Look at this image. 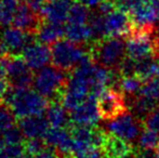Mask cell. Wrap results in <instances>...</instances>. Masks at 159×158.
<instances>
[{"label": "cell", "mask_w": 159, "mask_h": 158, "mask_svg": "<svg viewBox=\"0 0 159 158\" xmlns=\"http://www.w3.org/2000/svg\"><path fill=\"white\" fill-rule=\"evenodd\" d=\"M6 104L17 118L42 115L48 108V101L37 90L30 87H12L6 97Z\"/></svg>", "instance_id": "6da1fadb"}, {"label": "cell", "mask_w": 159, "mask_h": 158, "mask_svg": "<svg viewBox=\"0 0 159 158\" xmlns=\"http://www.w3.org/2000/svg\"><path fill=\"white\" fill-rule=\"evenodd\" d=\"M89 48L95 63L106 68L118 70L127 55L126 43L121 37H105L89 42Z\"/></svg>", "instance_id": "7a4b0ae2"}, {"label": "cell", "mask_w": 159, "mask_h": 158, "mask_svg": "<svg viewBox=\"0 0 159 158\" xmlns=\"http://www.w3.org/2000/svg\"><path fill=\"white\" fill-rule=\"evenodd\" d=\"M67 72L57 67V66H46L37 70L34 76L33 84L35 90H37L46 99L57 100L59 94L61 95L67 84Z\"/></svg>", "instance_id": "3957f363"}, {"label": "cell", "mask_w": 159, "mask_h": 158, "mask_svg": "<svg viewBox=\"0 0 159 158\" xmlns=\"http://www.w3.org/2000/svg\"><path fill=\"white\" fill-rule=\"evenodd\" d=\"M87 50L88 46L84 47V44H78L69 39H60L54 42L51 48L52 62L57 67L65 72L74 70Z\"/></svg>", "instance_id": "277c9868"}, {"label": "cell", "mask_w": 159, "mask_h": 158, "mask_svg": "<svg viewBox=\"0 0 159 158\" xmlns=\"http://www.w3.org/2000/svg\"><path fill=\"white\" fill-rule=\"evenodd\" d=\"M98 108L101 119L109 121L130 112L125 94L114 88H106L98 97Z\"/></svg>", "instance_id": "5b68a950"}, {"label": "cell", "mask_w": 159, "mask_h": 158, "mask_svg": "<svg viewBox=\"0 0 159 158\" xmlns=\"http://www.w3.org/2000/svg\"><path fill=\"white\" fill-rule=\"evenodd\" d=\"M144 127V121L135 117L131 112H128L122 116L109 120L106 124V130L134 144V142L136 143Z\"/></svg>", "instance_id": "8992f818"}, {"label": "cell", "mask_w": 159, "mask_h": 158, "mask_svg": "<svg viewBox=\"0 0 159 158\" xmlns=\"http://www.w3.org/2000/svg\"><path fill=\"white\" fill-rule=\"evenodd\" d=\"M33 41V33L13 27H3L0 32V54L17 55Z\"/></svg>", "instance_id": "52a82bcc"}, {"label": "cell", "mask_w": 159, "mask_h": 158, "mask_svg": "<svg viewBox=\"0 0 159 158\" xmlns=\"http://www.w3.org/2000/svg\"><path fill=\"white\" fill-rule=\"evenodd\" d=\"M101 116L98 108V97L89 95L77 107L70 111V122L75 124L96 126Z\"/></svg>", "instance_id": "ba28073f"}, {"label": "cell", "mask_w": 159, "mask_h": 158, "mask_svg": "<svg viewBox=\"0 0 159 158\" xmlns=\"http://www.w3.org/2000/svg\"><path fill=\"white\" fill-rule=\"evenodd\" d=\"M24 61L32 70H39L52 61L51 49L40 41H32L22 52Z\"/></svg>", "instance_id": "9c48e42d"}, {"label": "cell", "mask_w": 159, "mask_h": 158, "mask_svg": "<svg viewBox=\"0 0 159 158\" xmlns=\"http://www.w3.org/2000/svg\"><path fill=\"white\" fill-rule=\"evenodd\" d=\"M131 20L129 14L116 9L105 15V37H121L126 39L131 33Z\"/></svg>", "instance_id": "30bf717a"}, {"label": "cell", "mask_w": 159, "mask_h": 158, "mask_svg": "<svg viewBox=\"0 0 159 158\" xmlns=\"http://www.w3.org/2000/svg\"><path fill=\"white\" fill-rule=\"evenodd\" d=\"M135 145L122 138L108 132L102 145L104 158H133Z\"/></svg>", "instance_id": "8fae6325"}, {"label": "cell", "mask_w": 159, "mask_h": 158, "mask_svg": "<svg viewBox=\"0 0 159 158\" xmlns=\"http://www.w3.org/2000/svg\"><path fill=\"white\" fill-rule=\"evenodd\" d=\"M44 143L48 146L54 147L60 154L74 155V141L69 130L65 127H52L43 138Z\"/></svg>", "instance_id": "7c38bea8"}, {"label": "cell", "mask_w": 159, "mask_h": 158, "mask_svg": "<svg viewBox=\"0 0 159 158\" xmlns=\"http://www.w3.org/2000/svg\"><path fill=\"white\" fill-rule=\"evenodd\" d=\"M42 17L38 13L33 11L27 2H19L14 19H13V26L28 33H34L38 29L39 25L42 23Z\"/></svg>", "instance_id": "4fadbf2b"}, {"label": "cell", "mask_w": 159, "mask_h": 158, "mask_svg": "<svg viewBox=\"0 0 159 158\" xmlns=\"http://www.w3.org/2000/svg\"><path fill=\"white\" fill-rule=\"evenodd\" d=\"M8 79L9 84H12V87H19V88L30 87V84H33L34 77L32 70L24 61V59L19 56L11 57Z\"/></svg>", "instance_id": "5bb4252c"}, {"label": "cell", "mask_w": 159, "mask_h": 158, "mask_svg": "<svg viewBox=\"0 0 159 158\" xmlns=\"http://www.w3.org/2000/svg\"><path fill=\"white\" fill-rule=\"evenodd\" d=\"M49 124L47 117L37 115L22 118L19 127L27 139H43L49 130Z\"/></svg>", "instance_id": "9a60e30c"}, {"label": "cell", "mask_w": 159, "mask_h": 158, "mask_svg": "<svg viewBox=\"0 0 159 158\" xmlns=\"http://www.w3.org/2000/svg\"><path fill=\"white\" fill-rule=\"evenodd\" d=\"M71 4V0H50L44 4L40 15L47 22L63 23L68 19Z\"/></svg>", "instance_id": "2e32d148"}, {"label": "cell", "mask_w": 159, "mask_h": 158, "mask_svg": "<svg viewBox=\"0 0 159 158\" xmlns=\"http://www.w3.org/2000/svg\"><path fill=\"white\" fill-rule=\"evenodd\" d=\"M129 110L132 114L142 121L146 119V117L153 112L155 108L159 106V102L153 100L151 97H147L145 95L138 94L136 97L128 100Z\"/></svg>", "instance_id": "e0dca14e"}, {"label": "cell", "mask_w": 159, "mask_h": 158, "mask_svg": "<svg viewBox=\"0 0 159 158\" xmlns=\"http://www.w3.org/2000/svg\"><path fill=\"white\" fill-rule=\"evenodd\" d=\"M38 41L42 43H54L65 35V27L62 23L46 22L41 23L35 33Z\"/></svg>", "instance_id": "ac0fdd59"}, {"label": "cell", "mask_w": 159, "mask_h": 158, "mask_svg": "<svg viewBox=\"0 0 159 158\" xmlns=\"http://www.w3.org/2000/svg\"><path fill=\"white\" fill-rule=\"evenodd\" d=\"M46 117L52 127H66L70 120L67 115V108L61 101H57V99L53 100L48 105Z\"/></svg>", "instance_id": "d6986e66"}, {"label": "cell", "mask_w": 159, "mask_h": 158, "mask_svg": "<svg viewBox=\"0 0 159 158\" xmlns=\"http://www.w3.org/2000/svg\"><path fill=\"white\" fill-rule=\"evenodd\" d=\"M65 36L70 41L78 44H84L92 42V30L89 24H74L69 23L65 26Z\"/></svg>", "instance_id": "ffe728a7"}, {"label": "cell", "mask_w": 159, "mask_h": 158, "mask_svg": "<svg viewBox=\"0 0 159 158\" xmlns=\"http://www.w3.org/2000/svg\"><path fill=\"white\" fill-rule=\"evenodd\" d=\"M142 84H143V80L139 78L136 75H133V76H125L121 77L118 90L124 93L128 101V100L136 97L140 93Z\"/></svg>", "instance_id": "44dd1931"}, {"label": "cell", "mask_w": 159, "mask_h": 158, "mask_svg": "<svg viewBox=\"0 0 159 158\" xmlns=\"http://www.w3.org/2000/svg\"><path fill=\"white\" fill-rule=\"evenodd\" d=\"M88 23L92 30V41L105 38V15L98 12V10L90 12Z\"/></svg>", "instance_id": "7402d4cb"}, {"label": "cell", "mask_w": 159, "mask_h": 158, "mask_svg": "<svg viewBox=\"0 0 159 158\" xmlns=\"http://www.w3.org/2000/svg\"><path fill=\"white\" fill-rule=\"evenodd\" d=\"M19 1L16 0H0V26L7 27L12 24L16 12Z\"/></svg>", "instance_id": "603a6c76"}, {"label": "cell", "mask_w": 159, "mask_h": 158, "mask_svg": "<svg viewBox=\"0 0 159 158\" xmlns=\"http://www.w3.org/2000/svg\"><path fill=\"white\" fill-rule=\"evenodd\" d=\"M90 16V11L88 7L81 2L73 3L68 13V22L74 24H86Z\"/></svg>", "instance_id": "cb8c5ba5"}, {"label": "cell", "mask_w": 159, "mask_h": 158, "mask_svg": "<svg viewBox=\"0 0 159 158\" xmlns=\"http://www.w3.org/2000/svg\"><path fill=\"white\" fill-rule=\"evenodd\" d=\"M159 144V133L152 129L144 127V129L141 132L138 141L135 143V146L142 148H152L156 150V147Z\"/></svg>", "instance_id": "d4e9b609"}, {"label": "cell", "mask_w": 159, "mask_h": 158, "mask_svg": "<svg viewBox=\"0 0 159 158\" xmlns=\"http://www.w3.org/2000/svg\"><path fill=\"white\" fill-rule=\"evenodd\" d=\"M139 94L145 95L159 102V81L154 77L144 80Z\"/></svg>", "instance_id": "484cf974"}, {"label": "cell", "mask_w": 159, "mask_h": 158, "mask_svg": "<svg viewBox=\"0 0 159 158\" xmlns=\"http://www.w3.org/2000/svg\"><path fill=\"white\" fill-rule=\"evenodd\" d=\"M15 116L8 105L0 103V133H3L9 128L14 126Z\"/></svg>", "instance_id": "4316f807"}, {"label": "cell", "mask_w": 159, "mask_h": 158, "mask_svg": "<svg viewBox=\"0 0 159 158\" xmlns=\"http://www.w3.org/2000/svg\"><path fill=\"white\" fill-rule=\"evenodd\" d=\"M3 138L4 142H6L7 145H10V144H20L23 141V132L21 131L20 127H11L7 131H4L3 133H0Z\"/></svg>", "instance_id": "83f0119b"}, {"label": "cell", "mask_w": 159, "mask_h": 158, "mask_svg": "<svg viewBox=\"0 0 159 158\" xmlns=\"http://www.w3.org/2000/svg\"><path fill=\"white\" fill-rule=\"evenodd\" d=\"M118 70H119L122 77L135 75V59H133V57L129 56L127 54L125 56V59L122 60L119 67H118Z\"/></svg>", "instance_id": "f1b7e54d"}, {"label": "cell", "mask_w": 159, "mask_h": 158, "mask_svg": "<svg viewBox=\"0 0 159 158\" xmlns=\"http://www.w3.org/2000/svg\"><path fill=\"white\" fill-rule=\"evenodd\" d=\"M73 158H104L102 148L91 146L74 155Z\"/></svg>", "instance_id": "f546056e"}, {"label": "cell", "mask_w": 159, "mask_h": 158, "mask_svg": "<svg viewBox=\"0 0 159 158\" xmlns=\"http://www.w3.org/2000/svg\"><path fill=\"white\" fill-rule=\"evenodd\" d=\"M44 142L41 141V139H28V141L25 143V152L30 153L35 156L36 154L40 152L43 147H46Z\"/></svg>", "instance_id": "4dcf8cb0"}, {"label": "cell", "mask_w": 159, "mask_h": 158, "mask_svg": "<svg viewBox=\"0 0 159 158\" xmlns=\"http://www.w3.org/2000/svg\"><path fill=\"white\" fill-rule=\"evenodd\" d=\"M145 127L159 133V106L153 111L144 120Z\"/></svg>", "instance_id": "1f68e13d"}, {"label": "cell", "mask_w": 159, "mask_h": 158, "mask_svg": "<svg viewBox=\"0 0 159 158\" xmlns=\"http://www.w3.org/2000/svg\"><path fill=\"white\" fill-rule=\"evenodd\" d=\"M11 57L12 56L8 54H0V78H8Z\"/></svg>", "instance_id": "d6a6232c"}, {"label": "cell", "mask_w": 159, "mask_h": 158, "mask_svg": "<svg viewBox=\"0 0 159 158\" xmlns=\"http://www.w3.org/2000/svg\"><path fill=\"white\" fill-rule=\"evenodd\" d=\"M133 158H158L156 150L152 148H142L135 146Z\"/></svg>", "instance_id": "836d02e7"}, {"label": "cell", "mask_w": 159, "mask_h": 158, "mask_svg": "<svg viewBox=\"0 0 159 158\" xmlns=\"http://www.w3.org/2000/svg\"><path fill=\"white\" fill-rule=\"evenodd\" d=\"M117 7L114 2H111V0H102V1L98 3V12H101L103 15H107L111 12H113L114 10H116Z\"/></svg>", "instance_id": "e575fe53"}, {"label": "cell", "mask_w": 159, "mask_h": 158, "mask_svg": "<svg viewBox=\"0 0 159 158\" xmlns=\"http://www.w3.org/2000/svg\"><path fill=\"white\" fill-rule=\"evenodd\" d=\"M35 158H59V154L54 151V147H43L38 154L35 155Z\"/></svg>", "instance_id": "d590c367"}, {"label": "cell", "mask_w": 159, "mask_h": 158, "mask_svg": "<svg viewBox=\"0 0 159 158\" xmlns=\"http://www.w3.org/2000/svg\"><path fill=\"white\" fill-rule=\"evenodd\" d=\"M26 2H27V4L30 7V9H32L33 11H35L36 13H38V14L40 15L44 4L47 3V0H27ZM40 16H41V15H40Z\"/></svg>", "instance_id": "8d00e7d4"}, {"label": "cell", "mask_w": 159, "mask_h": 158, "mask_svg": "<svg viewBox=\"0 0 159 158\" xmlns=\"http://www.w3.org/2000/svg\"><path fill=\"white\" fill-rule=\"evenodd\" d=\"M8 91H9V84L4 79L0 78V103L3 100H6Z\"/></svg>", "instance_id": "74e56055"}, {"label": "cell", "mask_w": 159, "mask_h": 158, "mask_svg": "<svg viewBox=\"0 0 159 158\" xmlns=\"http://www.w3.org/2000/svg\"><path fill=\"white\" fill-rule=\"evenodd\" d=\"M102 0H79V2L84 3V6H87L88 8H94V7L98 6V3Z\"/></svg>", "instance_id": "f35d334b"}, {"label": "cell", "mask_w": 159, "mask_h": 158, "mask_svg": "<svg viewBox=\"0 0 159 158\" xmlns=\"http://www.w3.org/2000/svg\"><path fill=\"white\" fill-rule=\"evenodd\" d=\"M0 158H10L8 153H7V151L4 150V147L2 150H0Z\"/></svg>", "instance_id": "ab89813d"}, {"label": "cell", "mask_w": 159, "mask_h": 158, "mask_svg": "<svg viewBox=\"0 0 159 158\" xmlns=\"http://www.w3.org/2000/svg\"><path fill=\"white\" fill-rule=\"evenodd\" d=\"M154 78H156L159 81V62H158V64H157V66H156V68H155V72H154Z\"/></svg>", "instance_id": "60d3db41"}, {"label": "cell", "mask_w": 159, "mask_h": 158, "mask_svg": "<svg viewBox=\"0 0 159 158\" xmlns=\"http://www.w3.org/2000/svg\"><path fill=\"white\" fill-rule=\"evenodd\" d=\"M17 158H35V156L32 155V154H30V153H27V152H24L21 156L17 157Z\"/></svg>", "instance_id": "b9f144b4"}, {"label": "cell", "mask_w": 159, "mask_h": 158, "mask_svg": "<svg viewBox=\"0 0 159 158\" xmlns=\"http://www.w3.org/2000/svg\"><path fill=\"white\" fill-rule=\"evenodd\" d=\"M6 146H7L6 142H4L3 138H2V135L0 134V150H2V148H3V147H6Z\"/></svg>", "instance_id": "7bdbcfd3"}, {"label": "cell", "mask_w": 159, "mask_h": 158, "mask_svg": "<svg viewBox=\"0 0 159 158\" xmlns=\"http://www.w3.org/2000/svg\"><path fill=\"white\" fill-rule=\"evenodd\" d=\"M59 158H73L71 155H65V154H59Z\"/></svg>", "instance_id": "ee69618b"}, {"label": "cell", "mask_w": 159, "mask_h": 158, "mask_svg": "<svg viewBox=\"0 0 159 158\" xmlns=\"http://www.w3.org/2000/svg\"><path fill=\"white\" fill-rule=\"evenodd\" d=\"M111 2H114V3H115L116 6H117V4L119 3L120 1H122V0H111Z\"/></svg>", "instance_id": "f6af8a7d"}, {"label": "cell", "mask_w": 159, "mask_h": 158, "mask_svg": "<svg viewBox=\"0 0 159 158\" xmlns=\"http://www.w3.org/2000/svg\"><path fill=\"white\" fill-rule=\"evenodd\" d=\"M156 152H157V156H158V158H159V144H158L157 147H156Z\"/></svg>", "instance_id": "bcb514c9"}, {"label": "cell", "mask_w": 159, "mask_h": 158, "mask_svg": "<svg viewBox=\"0 0 159 158\" xmlns=\"http://www.w3.org/2000/svg\"><path fill=\"white\" fill-rule=\"evenodd\" d=\"M157 33H158V36H159V27L157 28Z\"/></svg>", "instance_id": "7dc6e473"}, {"label": "cell", "mask_w": 159, "mask_h": 158, "mask_svg": "<svg viewBox=\"0 0 159 158\" xmlns=\"http://www.w3.org/2000/svg\"><path fill=\"white\" fill-rule=\"evenodd\" d=\"M16 1H19V2H21V1H23V0H16Z\"/></svg>", "instance_id": "c3c4849f"}]
</instances>
